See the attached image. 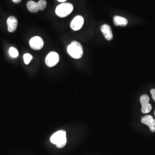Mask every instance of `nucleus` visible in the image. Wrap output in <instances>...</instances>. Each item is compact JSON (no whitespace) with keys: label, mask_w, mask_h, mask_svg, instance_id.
<instances>
[{"label":"nucleus","mask_w":155,"mask_h":155,"mask_svg":"<svg viewBox=\"0 0 155 155\" xmlns=\"http://www.w3.org/2000/svg\"><path fill=\"white\" fill-rule=\"evenodd\" d=\"M67 52L74 59H79L81 58L83 55L82 45L77 41H72L67 47Z\"/></svg>","instance_id":"nucleus-1"},{"label":"nucleus","mask_w":155,"mask_h":155,"mask_svg":"<svg viewBox=\"0 0 155 155\" xmlns=\"http://www.w3.org/2000/svg\"><path fill=\"white\" fill-rule=\"evenodd\" d=\"M52 144H55L58 148H63L67 143L66 132L64 130H59L54 133L50 138Z\"/></svg>","instance_id":"nucleus-2"},{"label":"nucleus","mask_w":155,"mask_h":155,"mask_svg":"<svg viewBox=\"0 0 155 155\" xmlns=\"http://www.w3.org/2000/svg\"><path fill=\"white\" fill-rule=\"evenodd\" d=\"M74 9V6L70 3H62L56 7L55 13L58 16L65 17L68 16Z\"/></svg>","instance_id":"nucleus-3"},{"label":"nucleus","mask_w":155,"mask_h":155,"mask_svg":"<svg viewBox=\"0 0 155 155\" xmlns=\"http://www.w3.org/2000/svg\"><path fill=\"white\" fill-rule=\"evenodd\" d=\"M59 61V56L56 52H51L45 58V62L46 65L49 67L56 66Z\"/></svg>","instance_id":"nucleus-4"},{"label":"nucleus","mask_w":155,"mask_h":155,"mask_svg":"<svg viewBox=\"0 0 155 155\" xmlns=\"http://www.w3.org/2000/svg\"><path fill=\"white\" fill-rule=\"evenodd\" d=\"M140 103L141 104V111L143 113L146 114L148 113L152 110V105L149 103L150 102V97L148 95L144 94L141 96L140 98Z\"/></svg>","instance_id":"nucleus-5"},{"label":"nucleus","mask_w":155,"mask_h":155,"mask_svg":"<svg viewBox=\"0 0 155 155\" xmlns=\"http://www.w3.org/2000/svg\"><path fill=\"white\" fill-rule=\"evenodd\" d=\"M30 47L35 50H41L44 46L43 39L39 36H34L29 41Z\"/></svg>","instance_id":"nucleus-6"},{"label":"nucleus","mask_w":155,"mask_h":155,"mask_svg":"<svg viewBox=\"0 0 155 155\" xmlns=\"http://www.w3.org/2000/svg\"><path fill=\"white\" fill-rule=\"evenodd\" d=\"M84 24V18L82 16L75 17L70 24V27L73 31H77L81 29Z\"/></svg>","instance_id":"nucleus-7"},{"label":"nucleus","mask_w":155,"mask_h":155,"mask_svg":"<svg viewBox=\"0 0 155 155\" xmlns=\"http://www.w3.org/2000/svg\"><path fill=\"white\" fill-rule=\"evenodd\" d=\"M141 122L148 126L152 132H155V120L153 119V117L150 115H147L141 118Z\"/></svg>","instance_id":"nucleus-8"},{"label":"nucleus","mask_w":155,"mask_h":155,"mask_svg":"<svg viewBox=\"0 0 155 155\" xmlns=\"http://www.w3.org/2000/svg\"><path fill=\"white\" fill-rule=\"evenodd\" d=\"M8 31L9 32H13L16 30L18 25V21L14 16L9 17L7 19Z\"/></svg>","instance_id":"nucleus-9"},{"label":"nucleus","mask_w":155,"mask_h":155,"mask_svg":"<svg viewBox=\"0 0 155 155\" xmlns=\"http://www.w3.org/2000/svg\"><path fill=\"white\" fill-rule=\"evenodd\" d=\"M101 31L103 33L105 38L108 41H111L113 38V35L111 27L107 24H104L101 27Z\"/></svg>","instance_id":"nucleus-10"},{"label":"nucleus","mask_w":155,"mask_h":155,"mask_svg":"<svg viewBox=\"0 0 155 155\" xmlns=\"http://www.w3.org/2000/svg\"><path fill=\"white\" fill-rule=\"evenodd\" d=\"M114 24L118 27H125L127 25L128 21L125 17L116 16L113 18Z\"/></svg>","instance_id":"nucleus-11"},{"label":"nucleus","mask_w":155,"mask_h":155,"mask_svg":"<svg viewBox=\"0 0 155 155\" xmlns=\"http://www.w3.org/2000/svg\"><path fill=\"white\" fill-rule=\"evenodd\" d=\"M27 7L28 11L32 13H36L39 11L38 2L33 1H29L27 4Z\"/></svg>","instance_id":"nucleus-12"},{"label":"nucleus","mask_w":155,"mask_h":155,"mask_svg":"<svg viewBox=\"0 0 155 155\" xmlns=\"http://www.w3.org/2000/svg\"><path fill=\"white\" fill-rule=\"evenodd\" d=\"M9 53L10 56L13 58H16L18 56V52L17 49L14 47H11L9 50Z\"/></svg>","instance_id":"nucleus-13"},{"label":"nucleus","mask_w":155,"mask_h":155,"mask_svg":"<svg viewBox=\"0 0 155 155\" xmlns=\"http://www.w3.org/2000/svg\"><path fill=\"white\" fill-rule=\"evenodd\" d=\"M40 11H43L47 6V2L45 0H39L38 2Z\"/></svg>","instance_id":"nucleus-14"},{"label":"nucleus","mask_w":155,"mask_h":155,"mask_svg":"<svg viewBox=\"0 0 155 155\" xmlns=\"http://www.w3.org/2000/svg\"><path fill=\"white\" fill-rule=\"evenodd\" d=\"M23 58H24V61L25 64H28L30 63V61H32L33 57L29 54H25L24 55Z\"/></svg>","instance_id":"nucleus-15"},{"label":"nucleus","mask_w":155,"mask_h":155,"mask_svg":"<svg viewBox=\"0 0 155 155\" xmlns=\"http://www.w3.org/2000/svg\"><path fill=\"white\" fill-rule=\"evenodd\" d=\"M150 93L152 94V97L153 100H154L155 101V89H152L150 90Z\"/></svg>","instance_id":"nucleus-16"},{"label":"nucleus","mask_w":155,"mask_h":155,"mask_svg":"<svg viewBox=\"0 0 155 155\" xmlns=\"http://www.w3.org/2000/svg\"><path fill=\"white\" fill-rule=\"evenodd\" d=\"M12 1L13 2H15L16 4H18L21 1V0H12Z\"/></svg>","instance_id":"nucleus-17"},{"label":"nucleus","mask_w":155,"mask_h":155,"mask_svg":"<svg viewBox=\"0 0 155 155\" xmlns=\"http://www.w3.org/2000/svg\"><path fill=\"white\" fill-rule=\"evenodd\" d=\"M59 2H63V3H64V2H66L67 0H58Z\"/></svg>","instance_id":"nucleus-18"},{"label":"nucleus","mask_w":155,"mask_h":155,"mask_svg":"<svg viewBox=\"0 0 155 155\" xmlns=\"http://www.w3.org/2000/svg\"></svg>","instance_id":"nucleus-19"}]
</instances>
